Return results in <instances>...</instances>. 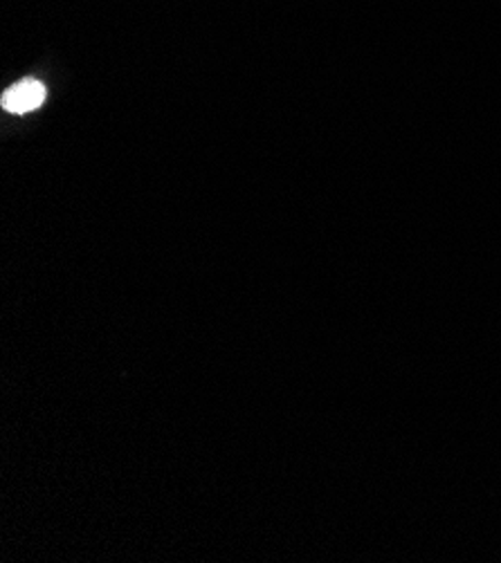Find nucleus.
I'll return each instance as SVG.
<instances>
[{
	"label": "nucleus",
	"mask_w": 501,
	"mask_h": 563,
	"mask_svg": "<svg viewBox=\"0 0 501 563\" xmlns=\"http://www.w3.org/2000/svg\"><path fill=\"white\" fill-rule=\"evenodd\" d=\"M45 86L36 79H25L17 86H12L3 95V108L8 112H17V115H23V112L36 110L45 101Z\"/></svg>",
	"instance_id": "obj_1"
}]
</instances>
